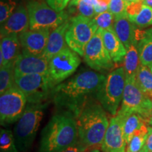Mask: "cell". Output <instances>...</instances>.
Instances as JSON below:
<instances>
[{
    "label": "cell",
    "mask_w": 152,
    "mask_h": 152,
    "mask_svg": "<svg viewBox=\"0 0 152 152\" xmlns=\"http://www.w3.org/2000/svg\"><path fill=\"white\" fill-rule=\"evenodd\" d=\"M135 25L129 19L128 15L115 18L113 29L126 49L137 44V33Z\"/></svg>",
    "instance_id": "17"
},
{
    "label": "cell",
    "mask_w": 152,
    "mask_h": 152,
    "mask_svg": "<svg viewBox=\"0 0 152 152\" xmlns=\"http://www.w3.org/2000/svg\"><path fill=\"white\" fill-rule=\"evenodd\" d=\"M148 125H149L150 126H152V118H151L148 121Z\"/></svg>",
    "instance_id": "40"
},
{
    "label": "cell",
    "mask_w": 152,
    "mask_h": 152,
    "mask_svg": "<svg viewBox=\"0 0 152 152\" xmlns=\"http://www.w3.org/2000/svg\"><path fill=\"white\" fill-rule=\"evenodd\" d=\"M123 118V130L125 141L128 144L137 131L140 130L144 125H147V120L142 115L133 112H125L119 110Z\"/></svg>",
    "instance_id": "23"
},
{
    "label": "cell",
    "mask_w": 152,
    "mask_h": 152,
    "mask_svg": "<svg viewBox=\"0 0 152 152\" xmlns=\"http://www.w3.org/2000/svg\"><path fill=\"white\" fill-rule=\"evenodd\" d=\"M49 59L44 55H32L21 52L14 64L15 75L47 74Z\"/></svg>",
    "instance_id": "15"
},
{
    "label": "cell",
    "mask_w": 152,
    "mask_h": 152,
    "mask_svg": "<svg viewBox=\"0 0 152 152\" xmlns=\"http://www.w3.org/2000/svg\"><path fill=\"white\" fill-rule=\"evenodd\" d=\"M78 142L88 149L102 146L109 122L100 103L85 102L75 115Z\"/></svg>",
    "instance_id": "3"
},
{
    "label": "cell",
    "mask_w": 152,
    "mask_h": 152,
    "mask_svg": "<svg viewBox=\"0 0 152 152\" xmlns=\"http://www.w3.org/2000/svg\"><path fill=\"white\" fill-rule=\"evenodd\" d=\"M87 152H103L102 151H101L100 149H99L98 148H92V149H91L89 150Z\"/></svg>",
    "instance_id": "39"
},
{
    "label": "cell",
    "mask_w": 152,
    "mask_h": 152,
    "mask_svg": "<svg viewBox=\"0 0 152 152\" xmlns=\"http://www.w3.org/2000/svg\"><path fill=\"white\" fill-rule=\"evenodd\" d=\"M29 16L27 7L19 5L8 20L1 25V38L10 34H20L29 30Z\"/></svg>",
    "instance_id": "16"
},
{
    "label": "cell",
    "mask_w": 152,
    "mask_h": 152,
    "mask_svg": "<svg viewBox=\"0 0 152 152\" xmlns=\"http://www.w3.org/2000/svg\"><path fill=\"white\" fill-rule=\"evenodd\" d=\"M151 118H152V111H151Z\"/></svg>",
    "instance_id": "43"
},
{
    "label": "cell",
    "mask_w": 152,
    "mask_h": 152,
    "mask_svg": "<svg viewBox=\"0 0 152 152\" xmlns=\"http://www.w3.org/2000/svg\"><path fill=\"white\" fill-rule=\"evenodd\" d=\"M138 152H147V150H146L145 148L143 147L141 150H140V151H139Z\"/></svg>",
    "instance_id": "41"
},
{
    "label": "cell",
    "mask_w": 152,
    "mask_h": 152,
    "mask_svg": "<svg viewBox=\"0 0 152 152\" xmlns=\"http://www.w3.org/2000/svg\"><path fill=\"white\" fill-rule=\"evenodd\" d=\"M43 108L42 104L29 103L17 121L14 137L18 152L27 151L33 145L44 115Z\"/></svg>",
    "instance_id": "4"
},
{
    "label": "cell",
    "mask_w": 152,
    "mask_h": 152,
    "mask_svg": "<svg viewBox=\"0 0 152 152\" xmlns=\"http://www.w3.org/2000/svg\"><path fill=\"white\" fill-rule=\"evenodd\" d=\"M102 35L104 46L113 63L117 64H122L124 61L127 49L117 36L113 28L102 30Z\"/></svg>",
    "instance_id": "18"
},
{
    "label": "cell",
    "mask_w": 152,
    "mask_h": 152,
    "mask_svg": "<svg viewBox=\"0 0 152 152\" xmlns=\"http://www.w3.org/2000/svg\"><path fill=\"white\" fill-rule=\"evenodd\" d=\"M0 151L1 152H18L15 144L14 133L11 130H1Z\"/></svg>",
    "instance_id": "29"
},
{
    "label": "cell",
    "mask_w": 152,
    "mask_h": 152,
    "mask_svg": "<svg viewBox=\"0 0 152 152\" xmlns=\"http://www.w3.org/2000/svg\"><path fill=\"white\" fill-rule=\"evenodd\" d=\"M126 8L127 4L125 0H111L109 4V11L115 18L127 15Z\"/></svg>",
    "instance_id": "32"
},
{
    "label": "cell",
    "mask_w": 152,
    "mask_h": 152,
    "mask_svg": "<svg viewBox=\"0 0 152 152\" xmlns=\"http://www.w3.org/2000/svg\"><path fill=\"white\" fill-rule=\"evenodd\" d=\"M70 26V20L64 22L51 32L49 35L47 48L43 55L50 60V58L61 52L68 47L66 40V32Z\"/></svg>",
    "instance_id": "20"
},
{
    "label": "cell",
    "mask_w": 152,
    "mask_h": 152,
    "mask_svg": "<svg viewBox=\"0 0 152 152\" xmlns=\"http://www.w3.org/2000/svg\"><path fill=\"white\" fill-rule=\"evenodd\" d=\"M137 46L142 65H152V28L144 31L138 30Z\"/></svg>",
    "instance_id": "22"
},
{
    "label": "cell",
    "mask_w": 152,
    "mask_h": 152,
    "mask_svg": "<svg viewBox=\"0 0 152 152\" xmlns=\"http://www.w3.org/2000/svg\"><path fill=\"white\" fill-rule=\"evenodd\" d=\"M78 54L69 47L54 55L49 60L48 75L53 87H55L67 79L80 64Z\"/></svg>",
    "instance_id": "9"
},
{
    "label": "cell",
    "mask_w": 152,
    "mask_h": 152,
    "mask_svg": "<svg viewBox=\"0 0 152 152\" xmlns=\"http://www.w3.org/2000/svg\"><path fill=\"white\" fill-rule=\"evenodd\" d=\"M149 68H150V69H151V71H152V65L151 66H149Z\"/></svg>",
    "instance_id": "42"
},
{
    "label": "cell",
    "mask_w": 152,
    "mask_h": 152,
    "mask_svg": "<svg viewBox=\"0 0 152 152\" xmlns=\"http://www.w3.org/2000/svg\"><path fill=\"white\" fill-rule=\"evenodd\" d=\"M98 29L94 18L77 15L70 20L66 35V43L69 48L83 56L85 47Z\"/></svg>",
    "instance_id": "6"
},
{
    "label": "cell",
    "mask_w": 152,
    "mask_h": 152,
    "mask_svg": "<svg viewBox=\"0 0 152 152\" xmlns=\"http://www.w3.org/2000/svg\"><path fill=\"white\" fill-rule=\"evenodd\" d=\"M47 4L55 11H63L72 0H45Z\"/></svg>",
    "instance_id": "33"
},
{
    "label": "cell",
    "mask_w": 152,
    "mask_h": 152,
    "mask_svg": "<svg viewBox=\"0 0 152 152\" xmlns=\"http://www.w3.org/2000/svg\"><path fill=\"white\" fill-rule=\"evenodd\" d=\"M14 63L0 68V94H2L15 85Z\"/></svg>",
    "instance_id": "26"
},
{
    "label": "cell",
    "mask_w": 152,
    "mask_h": 152,
    "mask_svg": "<svg viewBox=\"0 0 152 152\" xmlns=\"http://www.w3.org/2000/svg\"><path fill=\"white\" fill-rule=\"evenodd\" d=\"M144 147L147 152H152V126H148V134Z\"/></svg>",
    "instance_id": "35"
},
{
    "label": "cell",
    "mask_w": 152,
    "mask_h": 152,
    "mask_svg": "<svg viewBox=\"0 0 152 152\" xmlns=\"http://www.w3.org/2000/svg\"><path fill=\"white\" fill-rule=\"evenodd\" d=\"M102 29L99 28L85 47L83 55L86 64L96 71H109L114 63L102 39Z\"/></svg>",
    "instance_id": "12"
},
{
    "label": "cell",
    "mask_w": 152,
    "mask_h": 152,
    "mask_svg": "<svg viewBox=\"0 0 152 152\" xmlns=\"http://www.w3.org/2000/svg\"><path fill=\"white\" fill-rule=\"evenodd\" d=\"M29 16L30 30L49 28L54 30L68 20L66 11H55L44 1L33 0L26 5Z\"/></svg>",
    "instance_id": "7"
},
{
    "label": "cell",
    "mask_w": 152,
    "mask_h": 152,
    "mask_svg": "<svg viewBox=\"0 0 152 152\" xmlns=\"http://www.w3.org/2000/svg\"><path fill=\"white\" fill-rule=\"evenodd\" d=\"M148 134V126L144 125L140 130L134 133L128 144L127 152H138L144 147Z\"/></svg>",
    "instance_id": "28"
},
{
    "label": "cell",
    "mask_w": 152,
    "mask_h": 152,
    "mask_svg": "<svg viewBox=\"0 0 152 152\" xmlns=\"http://www.w3.org/2000/svg\"><path fill=\"white\" fill-rule=\"evenodd\" d=\"M125 1L126 2L127 4L131 3H134V2H139V1H142V0H125Z\"/></svg>",
    "instance_id": "38"
},
{
    "label": "cell",
    "mask_w": 152,
    "mask_h": 152,
    "mask_svg": "<svg viewBox=\"0 0 152 152\" xmlns=\"http://www.w3.org/2000/svg\"><path fill=\"white\" fill-rule=\"evenodd\" d=\"M21 47L18 34L13 33L1 38L0 66L14 63L20 55Z\"/></svg>",
    "instance_id": "19"
},
{
    "label": "cell",
    "mask_w": 152,
    "mask_h": 152,
    "mask_svg": "<svg viewBox=\"0 0 152 152\" xmlns=\"http://www.w3.org/2000/svg\"><path fill=\"white\" fill-rule=\"evenodd\" d=\"M27 98L20 89L13 86L0 96V121L6 125L18 121L26 109Z\"/></svg>",
    "instance_id": "11"
},
{
    "label": "cell",
    "mask_w": 152,
    "mask_h": 152,
    "mask_svg": "<svg viewBox=\"0 0 152 152\" xmlns=\"http://www.w3.org/2000/svg\"><path fill=\"white\" fill-rule=\"evenodd\" d=\"M15 85L24 93L30 104H42L54 88L48 73L15 75Z\"/></svg>",
    "instance_id": "8"
},
{
    "label": "cell",
    "mask_w": 152,
    "mask_h": 152,
    "mask_svg": "<svg viewBox=\"0 0 152 152\" xmlns=\"http://www.w3.org/2000/svg\"><path fill=\"white\" fill-rule=\"evenodd\" d=\"M137 84L148 97L152 99V71L148 66L141 65L135 77Z\"/></svg>",
    "instance_id": "25"
},
{
    "label": "cell",
    "mask_w": 152,
    "mask_h": 152,
    "mask_svg": "<svg viewBox=\"0 0 152 152\" xmlns=\"http://www.w3.org/2000/svg\"><path fill=\"white\" fill-rule=\"evenodd\" d=\"M110 1H111V0H97V4L100 5L108 6V7H109Z\"/></svg>",
    "instance_id": "36"
},
{
    "label": "cell",
    "mask_w": 152,
    "mask_h": 152,
    "mask_svg": "<svg viewBox=\"0 0 152 152\" xmlns=\"http://www.w3.org/2000/svg\"><path fill=\"white\" fill-rule=\"evenodd\" d=\"M94 20L98 28L106 30L113 28L115 17L110 11H106L105 12L96 14L94 16Z\"/></svg>",
    "instance_id": "31"
},
{
    "label": "cell",
    "mask_w": 152,
    "mask_h": 152,
    "mask_svg": "<svg viewBox=\"0 0 152 152\" xmlns=\"http://www.w3.org/2000/svg\"><path fill=\"white\" fill-rule=\"evenodd\" d=\"M126 144L123 115L118 111L110 120L101 149L103 152H125Z\"/></svg>",
    "instance_id": "13"
},
{
    "label": "cell",
    "mask_w": 152,
    "mask_h": 152,
    "mask_svg": "<svg viewBox=\"0 0 152 152\" xmlns=\"http://www.w3.org/2000/svg\"><path fill=\"white\" fill-rule=\"evenodd\" d=\"M90 149H88V148L82 145V144H80L79 142H77L75 145L68 148V149L64 150V151H63L61 152H87Z\"/></svg>",
    "instance_id": "34"
},
{
    "label": "cell",
    "mask_w": 152,
    "mask_h": 152,
    "mask_svg": "<svg viewBox=\"0 0 152 152\" xmlns=\"http://www.w3.org/2000/svg\"><path fill=\"white\" fill-rule=\"evenodd\" d=\"M78 142L77 123L69 112L52 117L41 132L38 152H61Z\"/></svg>",
    "instance_id": "2"
},
{
    "label": "cell",
    "mask_w": 152,
    "mask_h": 152,
    "mask_svg": "<svg viewBox=\"0 0 152 152\" xmlns=\"http://www.w3.org/2000/svg\"><path fill=\"white\" fill-rule=\"evenodd\" d=\"M125 80L123 66L114 69L106 76L102 86L95 94L101 105L113 115H116L123 100Z\"/></svg>",
    "instance_id": "5"
},
{
    "label": "cell",
    "mask_w": 152,
    "mask_h": 152,
    "mask_svg": "<svg viewBox=\"0 0 152 152\" xmlns=\"http://www.w3.org/2000/svg\"><path fill=\"white\" fill-rule=\"evenodd\" d=\"M120 110L140 114L147 122L151 118L152 99L142 92L135 78L125 80L122 106Z\"/></svg>",
    "instance_id": "10"
},
{
    "label": "cell",
    "mask_w": 152,
    "mask_h": 152,
    "mask_svg": "<svg viewBox=\"0 0 152 152\" xmlns=\"http://www.w3.org/2000/svg\"><path fill=\"white\" fill-rule=\"evenodd\" d=\"M126 13L130 20L140 28L152 26V8L142 1L127 4Z\"/></svg>",
    "instance_id": "21"
},
{
    "label": "cell",
    "mask_w": 152,
    "mask_h": 152,
    "mask_svg": "<svg viewBox=\"0 0 152 152\" xmlns=\"http://www.w3.org/2000/svg\"><path fill=\"white\" fill-rule=\"evenodd\" d=\"M52 31V29L49 28L29 29L19 34L22 52L36 56L42 55L47 48L49 35Z\"/></svg>",
    "instance_id": "14"
},
{
    "label": "cell",
    "mask_w": 152,
    "mask_h": 152,
    "mask_svg": "<svg viewBox=\"0 0 152 152\" xmlns=\"http://www.w3.org/2000/svg\"><path fill=\"white\" fill-rule=\"evenodd\" d=\"M16 2L14 0H1L0 3V23L7 21L16 10Z\"/></svg>",
    "instance_id": "30"
},
{
    "label": "cell",
    "mask_w": 152,
    "mask_h": 152,
    "mask_svg": "<svg viewBox=\"0 0 152 152\" xmlns=\"http://www.w3.org/2000/svg\"><path fill=\"white\" fill-rule=\"evenodd\" d=\"M105 78L106 76L97 72H82L53 89L52 93L55 103L58 106L67 108L74 113L75 118L82 106L87 102V95L96 94Z\"/></svg>",
    "instance_id": "1"
},
{
    "label": "cell",
    "mask_w": 152,
    "mask_h": 152,
    "mask_svg": "<svg viewBox=\"0 0 152 152\" xmlns=\"http://www.w3.org/2000/svg\"><path fill=\"white\" fill-rule=\"evenodd\" d=\"M68 10L90 18H94L96 15L94 4L88 0H72L68 5Z\"/></svg>",
    "instance_id": "27"
},
{
    "label": "cell",
    "mask_w": 152,
    "mask_h": 152,
    "mask_svg": "<svg viewBox=\"0 0 152 152\" xmlns=\"http://www.w3.org/2000/svg\"><path fill=\"white\" fill-rule=\"evenodd\" d=\"M140 54L137 45H132L127 49L124 61H123V68H124L125 80L135 78L137 73L141 66Z\"/></svg>",
    "instance_id": "24"
},
{
    "label": "cell",
    "mask_w": 152,
    "mask_h": 152,
    "mask_svg": "<svg viewBox=\"0 0 152 152\" xmlns=\"http://www.w3.org/2000/svg\"><path fill=\"white\" fill-rule=\"evenodd\" d=\"M142 3L143 4L152 8V0H142Z\"/></svg>",
    "instance_id": "37"
}]
</instances>
